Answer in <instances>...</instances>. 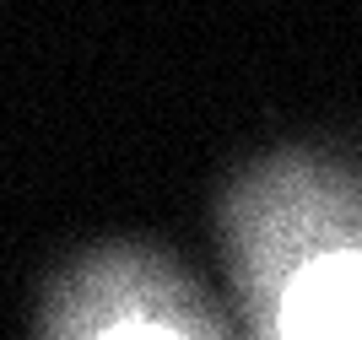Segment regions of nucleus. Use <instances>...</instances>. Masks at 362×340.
<instances>
[{"instance_id":"obj_1","label":"nucleus","mask_w":362,"mask_h":340,"mask_svg":"<svg viewBox=\"0 0 362 340\" xmlns=\"http://www.w3.org/2000/svg\"><path fill=\"white\" fill-rule=\"evenodd\" d=\"M227 249L259 335L362 340V178L314 157L265 163L227 194Z\"/></svg>"},{"instance_id":"obj_2","label":"nucleus","mask_w":362,"mask_h":340,"mask_svg":"<svg viewBox=\"0 0 362 340\" xmlns=\"http://www.w3.org/2000/svg\"><path fill=\"white\" fill-rule=\"evenodd\" d=\"M44 335H222V319L195 281L151 249L92 254L54 286L44 308Z\"/></svg>"}]
</instances>
